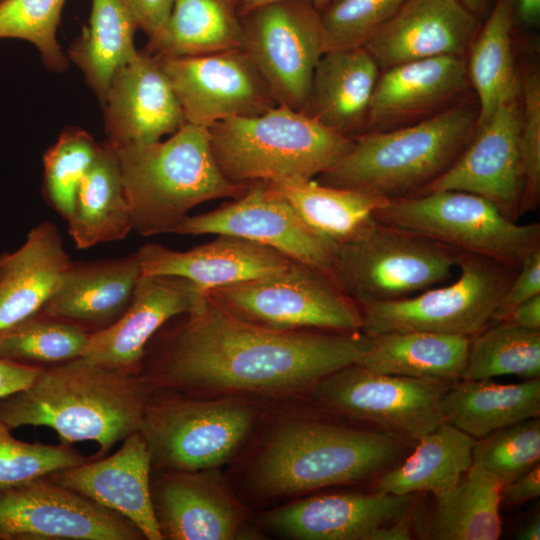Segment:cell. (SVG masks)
<instances>
[{
  "label": "cell",
  "instance_id": "52a82bcc",
  "mask_svg": "<svg viewBox=\"0 0 540 540\" xmlns=\"http://www.w3.org/2000/svg\"><path fill=\"white\" fill-rule=\"evenodd\" d=\"M463 252L374 220L337 246L331 277L359 307L404 299L449 280Z\"/></svg>",
  "mask_w": 540,
  "mask_h": 540
},
{
  "label": "cell",
  "instance_id": "d6a6232c",
  "mask_svg": "<svg viewBox=\"0 0 540 540\" xmlns=\"http://www.w3.org/2000/svg\"><path fill=\"white\" fill-rule=\"evenodd\" d=\"M514 28L512 0H496L467 52L468 80L479 108L477 126L500 105L520 95V73L513 51Z\"/></svg>",
  "mask_w": 540,
  "mask_h": 540
},
{
  "label": "cell",
  "instance_id": "9c48e42d",
  "mask_svg": "<svg viewBox=\"0 0 540 540\" xmlns=\"http://www.w3.org/2000/svg\"><path fill=\"white\" fill-rule=\"evenodd\" d=\"M518 268L486 256L463 253L457 266L459 275L453 283L404 299L360 306L361 331L368 336L425 331L470 338L490 323Z\"/></svg>",
  "mask_w": 540,
  "mask_h": 540
},
{
  "label": "cell",
  "instance_id": "f5cc1de1",
  "mask_svg": "<svg viewBox=\"0 0 540 540\" xmlns=\"http://www.w3.org/2000/svg\"><path fill=\"white\" fill-rule=\"evenodd\" d=\"M412 536L410 512L402 518L376 530L370 540H410Z\"/></svg>",
  "mask_w": 540,
  "mask_h": 540
},
{
  "label": "cell",
  "instance_id": "4dcf8cb0",
  "mask_svg": "<svg viewBox=\"0 0 540 540\" xmlns=\"http://www.w3.org/2000/svg\"><path fill=\"white\" fill-rule=\"evenodd\" d=\"M454 381L442 399L445 422L475 439L540 415V378L500 385Z\"/></svg>",
  "mask_w": 540,
  "mask_h": 540
},
{
  "label": "cell",
  "instance_id": "ffe728a7",
  "mask_svg": "<svg viewBox=\"0 0 540 540\" xmlns=\"http://www.w3.org/2000/svg\"><path fill=\"white\" fill-rule=\"evenodd\" d=\"M481 21L458 0H409L364 43L381 71L433 57H466Z\"/></svg>",
  "mask_w": 540,
  "mask_h": 540
},
{
  "label": "cell",
  "instance_id": "2e32d148",
  "mask_svg": "<svg viewBox=\"0 0 540 540\" xmlns=\"http://www.w3.org/2000/svg\"><path fill=\"white\" fill-rule=\"evenodd\" d=\"M158 56L186 123L209 128L228 118L259 115L277 105L242 48L195 56Z\"/></svg>",
  "mask_w": 540,
  "mask_h": 540
},
{
  "label": "cell",
  "instance_id": "836d02e7",
  "mask_svg": "<svg viewBox=\"0 0 540 540\" xmlns=\"http://www.w3.org/2000/svg\"><path fill=\"white\" fill-rule=\"evenodd\" d=\"M475 442V438L444 421L420 438L414 452L401 464L380 474L376 491L394 495L445 492L471 467Z\"/></svg>",
  "mask_w": 540,
  "mask_h": 540
},
{
  "label": "cell",
  "instance_id": "6da1fadb",
  "mask_svg": "<svg viewBox=\"0 0 540 540\" xmlns=\"http://www.w3.org/2000/svg\"><path fill=\"white\" fill-rule=\"evenodd\" d=\"M160 340L145 374L156 388L215 395L288 396L314 389L357 363L362 331L277 330L243 320L209 299Z\"/></svg>",
  "mask_w": 540,
  "mask_h": 540
},
{
  "label": "cell",
  "instance_id": "7c38bea8",
  "mask_svg": "<svg viewBox=\"0 0 540 540\" xmlns=\"http://www.w3.org/2000/svg\"><path fill=\"white\" fill-rule=\"evenodd\" d=\"M242 31L241 48L277 105L308 114L314 71L326 52L319 10L306 0L270 2L242 16Z\"/></svg>",
  "mask_w": 540,
  "mask_h": 540
},
{
  "label": "cell",
  "instance_id": "7bdbcfd3",
  "mask_svg": "<svg viewBox=\"0 0 540 540\" xmlns=\"http://www.w3.org/2000/svg\"><path fill=\"white\" fill-rule=\"evenodd\" d=\"M90 459L68 445L20 441L0 420V492Z\"/></svg>",
  "mask_w": 540,
  "mask_h": 540
},
{
  "label": "cell",
  "instance_id": "f6af8a7d",
  "mask_svg": "<svg viewBox=\"0 0 540 540\" xmlns=\"http://www.w3.org/2000/svg\"><path fill=\"white\" fill-rule=\"evenodd\" d=\"M521 133L520 148L523 191L520 215L535 210L540 202V72L527 64L520 73Z\"/></svg>",
  "mask_w": 540,
  "mask_h": 540
},
{
  "label": "cell",
  "instance_id": "4316f807",
  "mask_svg": "<svg viewBox=\"0 0 540 540\" xmlns=\"http://www.w3.org/2000/svg\"><path fill=\"white\" fill-rule=\"evenodd\" d=\"M57 226L43 221L0 255V330L39 313L72 264Z\"/></svg>",
  "mask_w": 540,
  "mask_h": 540
},
{
  "label": "cell",
  "instance_id": "cb8c5ba5",
  "mask_svg": "<svg viewBox=\"0 0 540 540\" xmlns=\"http://www.w3.org/2000/svg\"><path fill=\"white\" fill-rule=\"evenodd\" d=\"M136 253L142 274L181 277L207 292L281 272L293 261L271 248L231 235H218L187 251L148 243Z\"/></svg>",
  "mask_w": 540,
  "mask_h": 540
},
{
  "label": "cell",
  "instance_id": "e0dca14e",
  "mask_svg": "<svg viewBox=\"0 0 540 540\" xmlns=\"http://www.w3.org/2000/svg\"><path fill=\"white\" fill-rule=\"evenodd\" d=\"M520 95L500 105L476 131L455 162L422 192L455 190L490 201L518 221L523 191ZM418 193V194H420Z\"/></svg>",
  "mask_w": 540,
  "mask_h": 540
},
{
  "label": "cell",
  "instance_id": "6f0895ef",
  "mask_svg": "<svg viewBox=\"0 0 540 540\" xmlns=\"http://www.w3.org/2000/svg\"><path fill=\"white\" fill-rule=\"evenodd\" d=\"M3 0H0V2H2Z\"/></svg>",
  "mask_w": 540,
  "mask_h": 540
},
{
  "label": "cell",
  "instance_id": "60d3db41",
  "mask_svg": "<svg viewBox=\"0 0 540 540\" xmlns=\"http://www.w3.org/2000/svg\"><path fill=\"white\" fill-rule=\"evenodd\" d=\"M66 0H3L0 2V39H21L33 44L50 71L62 72L69 64L56 31Z\"/></svg>",
  "mask_w": 540,
  "mask_h": 540
},
{
  "label": "cell",
  "instance_id": "bcb514c9",
  "mask_svg": "<svg viewBox=\"0 0 540 540\" xmlns=\"http://www.w3.org/2000/svg\"><path fill=\"white\" fill-rule=\"evenodd\" d=\"M538 294H540V248L533 251L521 263L499 300L490 323L504 320L516 306Z\"/></svg>",
  "mask_w": 540,
  "mask_h": 540
},
{
  "label": "cell",
  "instance_id": "e575fe53",
  "mask_svg": "<svg viewBox=\"0 0 540 540\" xmlns=\"http://www.w3.org/2000/svg\"><path fill=\"white\" fill-rule=\"evenodd\" d=\"M137 29L123 0H92L88 24L70 45L68 59L82 71L101 104L116 70L138 52L134 44Z\"/></svg>",
  "mask_w": 540,
  "mask_h": 540
},
{
  "label": "cell",
  "instance_id": "681fc988",
  "mask_svg": "<svg viewBox=\"0 0 540 540\" xmlns=\"http://www.w3.org/2000/svg\"><path fill=\"white\" fill-rule=\"evenodd\" d=\"M540 495V464L537 463L502 487L501 500L510 505H518Z\"/></svg>",
  "mask_w": 540,
  "mask_h": 540
},
{
  "label": "cell",
  "instance_id": "ee69618b",
  "mask_svg": "<svg viewBox=\"0 0 540 540\" xmlns=\"http://www.w3.org/2000/svg\"><path fill=\"white\" fill-rule=\"evenodd\" d=\"M409 0H332L319 10L326 51L363 46Z\"/></svg>",
  "mask_w": 540,
  "mask_h": 540
},
{
  "label": "cell",
  "instance_id": "816d5d0a",
  "mask_svg": "<svg viewBox=\"0 0 540 540\" xmlns=\"http://www.w3.org/2000/svg\"><path fill=\"white\" fill-rule=\"evenodd\" d=\"M514 26L535 28L540 22V0H512Z\"/></svg>",
  "mask_w": 540,
  "mask_h": 540
},
{
  "label": "cell",
  "instance_id": "8d00e7d4",
  "mask_svg": "<svg viewBox=\"0 0 540 540\" xmlns=\"http://www.w3.org/2000/svg\"><path fill=\"white\" fill-rule=\"evenodd\" d=\"M242 0H174L162 38L150 52L179 57L242 47Z\"/></svg>",
  "mask_w": 540,
  "mask_h": 540
},
{
  "label": "cell",
  "instance_id": "8fae6325",
  "mask_svg": "<svg viewBox=\"0 0 540 540\" xmlns=\"http://www.w3.org/2000/svg\"><path fill=\"white\" fill-rule=\"evenodd\" d=\"M207 297L243 320L272 329L362 328L359 305L329 275L295 261L281 272L211 289Z\"/></svg>",
  "mask_w": 540,
  "mask_h": 540
},
{
  "label": "cell",
  "instance_id": "b9f144b4",
  "mask_svg": "<svg viewBox=\"0 0 540 540\" xmlns=\"http://www.w3.org/2000/svg\"><path fill=\"white\" fill-rule=\"evenodd\" d=\"M540 459V420L527 419L476 439L473 462L503 485L530 470Z\"/></svg>",
  "mask_w": 540,
  "mask_h": 540
},
{
  "label": "cell",
  "instance_id": "7402d4cb",
  "mask_svg": "<svg viewBox=\"0 0 540 540\" xmlns=\"http://www.w3.org/2000/svg\"><path fill=\"white\" fill-rule=\"evenodd\" d=\"M151 452L140 431L114 454L59 470L48 477L124 516L148 540L163 539L152 500Z\"/></svg>",
  "mask_w": 540,
  "mask_h": 540
},
{
  "label": "cell",
  "instance_id": "db71d44e",
  "mask_svg": "<svg viewBox=\"0 0 540 540\" xmlns=\"http://www.w3.org/2000/svg\"><path fill=\"white\" fill-rule=\"evenodd\" d=\"M471 14L481 22L486 18L496 0H458Z\"/></svg>",
  "mask_w": 540,
  "mask_h": 540
},
{
  "label": "cell",
  "instance_id": "f907efd6",
  "mask_svg": "<svg viewBox=\"0 0 540 540\" xmlns=\"http://www.w3.org/2000/svg\"><path fill=\"white\" fill-rule=\"evenodd\" d=\"M504 320L540 331V294L516 306Z\"/></svg>",
  "mask_w": 540,
  "mask_h": 540
},
{
  "label": "cell",
  "instance_id": "484cf974",
  "mask_svg": "<svg viewBox=\"0 0 540 540\" xmlns=\"http://www.w3.org/2000/svg\"><path fill=\"white\" fill-rule=\"evenodd\" d=\"M141 275L136 252L118 258L72 262L40 312L93 334L111 326L124 314Z\"/></svg>",
  "mask_w": 540,
  "mask_h": 540
},
{
  "label": "cell",
  "instance_id": "ba28073f",
  "mask_svg": "<svg viewBox=\"0 0 540 540\" xmlns=\"http://www.w3.org/2000/svg\"><path fill=\"white\" fill-rule=\"evenodd\" d=\"M382 223L518 268L540 248V224H520L478 195L440 190L390 198L374 213Z\"/></svg>",
  "mask_w": 540,
  "mask_h": 540
},
{
  "label": "cell",
  "instance_id": "f35d334b",
  "mask_svg": "<svg viewBox=\"0 0 540 540\" xmlns=\"http://www.w3.org/2000/svg\"><path fill=\"white\" fill-rule=\"evenodd\" d=\"M90 334L41 312L0 330V358L46 367L83 356Z\"/></svg>",
  "mask_w": 540,
  "mask_h": 540
},
{
  "label": "cell",
  "instance_id": "74e56055",
  "mask_svg": "<svg viewBox=\"0 0 540 540\" xmlns=\"http://www.w3.org/2000/svg\"><path fill=\"white\" fill-rule=\"evenodd\" d=\"M502 375L540 378V331L502 320L470 337L461 379L486 380Z\"/></svg>",
  "mask_w": 540,
  "mask_h": 540
},
{
  "label": "cell",
  "instance_id": "44dd1931",
  "mask_svg": "<svg viewBox=\"0 0 540 540\" xmlns=\"http://www.w3.org/2000/svg\"><path fill=\"white\" fill-rule=\"evenodd\" d=\"M469 87L466 57L426 58L385 69L374 89L363 133L430 117L464 99Z\"/></svg>",
  "mask_w": 540,
  "mask_h": 540
},
{
  "label": "cell",
  "instance_id": "3957f363",
  "mask_svg": "<svg viewBox=\"0 0 540 540\" xmlns=\"http://www.w3.org/2000/svg\"><path fill=\"white\" fill-rule=\"evenodd\" d=\"M478 116L477 100L465 97L412 124L359 134L348 154L316 181L386 199L418 194L455 162L472 139Z\"/></svg>",
  "mask_w": 540,
  "mask_h": 540
},
{
  "label": "cell",
  "instance_id": "d590c367",
  "mask_svg": "<svg viewBox=\"0 0 540 540\" xmlns=\"http://www.w3.org/2000/svg\"><path fill=\"white\" fill-rule=\"evenodd\" d=\"M270 184L310 230L336 246L364 230L387 200L370 192L327 186L314 180Z\"/></svg>",
  "mask_w": 540,
  "mask_h": 540
},
{
  "label": "cell",
  "instance_id": "d6986e66",
  "mask_svg": "<svg viewBox=\"0 0 540 540\" xmlns=\"http://www.w3.org/2000/svg\"><path fill=\"white\" fill-rule=\"evenodd\" d=\"M102 107L114 147L155 142L186 123L160 57L146 48L116 70Z\"/></svg>",
  "mask_w": 540,
  "mask_h": 540
},
{
  "label": "cell",
  "instance_id": "c3c4849f",
  "mask_svg": "<svg viewBox=\"0 0 540 540\" xmlns=\"http://www.w3.org/2000/svg\"><path fill=\"white\" fill-rule=\"evenodd\" d=\"M42 368L0 358V399L29 387Z\"/></svg>",
  "mask_w": 540,
  "mask_h": 540
},
{
  "label": "cell",
  "instance_id": "30bf717a",
  "mask_svg": "<svg viewBox=\"0 0 540 540\" xmlns=\"http://www.w3.org/2000/svg\"><path fill=\"white\" fill-rule=\"evenodd\" d=\"M156 389L139 431L150 449L152 465L159 468L215 469L238 451L252 429L254 408L244 402L157 395Z\"/></svg>",
  "mask_w": 540,
  "mask_h": 540
},
{
  "label": "cell",
  "instance_id": "f546056e",
  "mask_svg": "<svg viewBox=\"0 0 540 540\" xmlns=\"http://www.w3.org/2000/svg\"><path fill=\"white\" fill-rule=\"evenodd\" d=\"M66 221L78 249L123 240L133 230L118 156L109 141L99 143Z\"/></svg>",
  "mask_w": 540,
  "mask_h": 540
},
{
  "label": "cell",
  "instance_id": "5b68a950",
  "mask_svg": "<svg viewBox=\"0 0 540 540\" xmlns=\"http://www.w3.org/2000/svg\"><path fill=\"white\" fill-rule=\"evenodd\" d=\"M402 448L400 438L387 432L290 421L264 443L252 480L269 497L360 482L394 466Z\"/></svg>",
  "mask_w": 540,
  "mask_h": 540
},
{
  "label": "cell",
  "instance_id": "277c9868",
  "mask_svg": "<svg viewBox=\"0 0 540 540\" xmlns=\"http://www.w3.org/2000/svg\"><path fill=\"white\" fill-rule=\"evenodd\" d=\"M114 148L133 230L142 236L174 233L195 206L237 199L248 188L223 175L207 127L185 123L165 141Z\"/></svg>",
  "mask_w": 540,
  "mask_h": 540
},
{
  "label": "cell",
  "instance_id": "7a4b0ae2",
  "mask_svg": "<svg viewBox=\"0 0 540 540\" xmlns=\"http://www.w3.org/2000/svg\"><path fill=\"white\" fill-rule=\"evenodd\" d=\"M156 386L142 372L97 365L84 357L43 367L33 383L0 399L9 428L47 426L62 444L95 441L106 454L142 425Z\"/></svg>",
  "mask_w": 540,
  "mask_h": 540
},
{
  "label": "cell",
  "instance_id": "5bb4252c",
  "mask_svg": "<svg viewBox=\"0 0 540 540\" xmlns=\"http://www.w3.org/2000/svg\"><path fill=\"white\" fill-rule=\"evenodd\" d=\"M124 516L48 476L0 492V540H136Z\"/></svg>",
  "mask_w": 540,
  "mask_h": 540
},
{
  "label": "cell",
  "instance_id": "1f68e13d",
  "mask_svg": "<svg viewBox=\"0 0 540 540\" xmlns=\"http://www.w3.org/2000/svg\"><path fill=\"white\" fill-rule=\"evenodd\" d=\"M370 337L355 363L372 372L414 378L461 379L469 337L425 331L387 332Z\"/></svg>",
  "mask_w": 540,
  "mask_h": 540
},
{
  "label": "cell",
  "instance_id": "4fadbf2b",
  "mask_svg": "<svg viewBox=\"0 0 540 540\" xmlns=\"http://www.w3.org/2000/svg\"><path fill=\"white\" fill-rule=\"evenodd\" d=\"M453 382L380 374L352 364L324 378L313 391L334 412L418 441L445 421L442 399Z\"/></svg>",
  "mask_w": 540,
  "mask_h": 540
},
{
  "label": "cell",
  "instance_id": "d4e9b609",
  "mask_svg": "<svg viewBox=\"0 0 540 540\" xmlns=\"http://www.w3.org/2000/svg\"><path fill=\"white\" fill-rule=\"evenodd\" d=\"M168 472L151 490L163 539L230 540L237 536L244 512L213 469Z\"/></svg>",
  "mask_w": 540,
  "mask_h": 540
},
{
  "label": "cell",
  "instance_id": "9f6ffc18",
  "mask_svg": "<svg viewBox=\"0 0 540 540\" xmlns=\"http://www.w3.org/2000/svg\"><path fill=\"white\" fill-rule=\"evenodd\" d=\"M279 1V0H242L241 15L248 13L249 11L262 6L264 4ZM311 2L318 10L324 8L332 0H306Z\"/></svg>",
  "mask_w": 540,
  "mask_h": 540
},
{
  "label": "cell",
  "instance_id": "ab89813d",
  "mask_svg": "<svg viewBox=\"0 0 540 540\" xmlns=\"http://www.w3.org/2000/svg\"><path fill=\"white\" fill-rule=\"evenodd\" d=\"M99 143L84 129L68 127L43 156V193L65 220L71 215L78 189L94 162Z\"/></svg>",
  "mask_w": 540,
  "mask_h": 540
},
{
  "label": "cell",
  "instance_id": "603a6c76",
  "mask_svg": "<svg viewBox=\"0 0 540 540\" xmlns=\"http://www.w3.org/2000/svg\"><path fill=\"white\" fill-rule=\"evenodd\" d=\"M413 495L375 491L309 497L269 511L264 524L297 540H370L379 528L411 512Z\"/></svg>",
  "mask_w": 540,
  "mask_h": 540
},
{
  "label": "cell",
  "instance_id": "7dc6e473",
  "mask_svg": "<svg viewBox=\"0 0 540 540\" xmlns=\"http://www.w3.org/2000/svg\"><path fill=\"white\" fill-rule=\"evenodd\" d=\"M133 14L139 29L148 38L147 48L163 36L174 0H123Z\"/></svg>",
  "mask_w": 540,
  "mask_h": 540
},
{
  "label": "cell",
  "instance_id": "83f0119b",
  "mask_svg": "<svg viewBox=\"0 0 540 540\" xmlns=\"http://www.w3.org/2000/svg\"><path fill=\"white\" fill-rule=\"evenodd\" d=\"M380 73L364 46L326 51L314 71L308 114L345 136L363 133Z\"/></svg>",
  "mask_w": 540,
  "mask_h": 540
},
{
  "label": "cell",
  "instance_id": "11a10c76",
  "mask_svg": "<svg viewBox=\"0 0 540 540\" xmlns=\"http://www.w3.org/2000/svg\"><path fill=\"white\" fill-rule=\"evenodd\" d=\"M516 538L520 540H539L540 539V519L534 516L527 521L517 532Z\"/></svg>",
  "mask_w": 540,
  "mask_h": 540
},
{
  "label": "cell",
  "instance_id": "f1b7e54d",
  "mask_svg": "<svg viewBox=\"0 0 540 540\" xmlns=\"http://www.w3.org/2000/svg\"><path fill=\"white\" fill-rule=\"evenodd\" d=\"M502 487L496 476L473 462L454 487L411 513L413 534L427 540H497Z\"/></svg>",
  "mask_w": 540,
  "mask_h": 540
},
{
  "label": "cell",
  "instance_id": "9a60e30c",
  "mask_svg": "<svg viewBox=\"0 0 540 540\" xmlns=\"http://www.w3.org/2000/svg\"><path fill=\"white\" fill-rule=\"evenodd\" d=\"M174 233L240 237L330 277L337 249L336 245L310 230L289 203L264 181L248 184L241 197L215 210L186 216Z\"/></svg>",
  "mask_w": 540,
  "mask_h": 540
},
{
  "label": "cell",
  "instance_id": "8992f818",
  "mask_svg": "<svg viewBox=\"0 0 540 540\" xmlns=\"http://www.w3.org/2000/svg\"><path fill=\"white\" fill-rule=\"evenodd\" d=\"M209 133L223 175L245 185L313 180L337 165L354 142L312 116L283 105L259 115L217 122Z\"/></svg>",
  "mask_w": 540,
  "mask_h": 540
},
{
  "label": "cell",
  "instance_id": "ac0fdd59",
  "mask_svg": "<svg viewBox=\"0 0 540 540\" xmlns=\"http://www.w3.org/2000/svg\"><path fill=\"white\" fill-rule=\"evenodd\" d=\"M207 300V291L187 279L142 274L127 310L111 326L90 334L81 357L107 368L141 372L158 330L174 317L199 310Z\"/></svg>",
  "mask_w": 540,
  "mask_h": 540
}]
</instances>
